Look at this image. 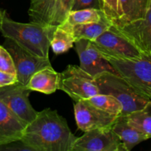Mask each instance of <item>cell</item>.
Listing matches in <instances>:
<instances>
[{
  "label": "cell",
  "instance_id": "obj_1",
  "mask_svg": "<svg viewBox=\"0 0 151 151\" xmlns=\"http://www.w3.org/2000/svg\"><path fill=\"white\" fill-rule=\"evenodd\" d=\"M76 138L65 118L45 109L26 125L21 140L33 151H72Z\"/></svg>",
  "mask_w": 151,
  "mask_h": 151
},
{
  "label": "cell",
  "instance_id": "obj_2",
  "mask_svg": "<svg viewBox=\"0 0 151 151\" xmlns=\"http://www.w3.org/2000/svg\"><path fill=\"white\" fill-rule=\"evenodd\" d=\"M55 28L31 22H15L4 11L0 23V32L4 38L13 40L24 50L43 58H49L50 41Z\"/></svg>",
  "mask_w": 151,
  "mask_h": 151
},
{
  "label": "cell",
  "instance_id": "obj_3",
  "mask_svg": "<svg viewBox=\"0 0 151 151\" xmlns=\"http://www.w3.org/2000/svg\"><path fill=\"white\" fill-rule=\"evenodd\" d=\"M100 54L110 63L119 76L139 94L150 100L151 57L143 55L138 58H132Z\"/></svg>",
  "mask_w": 151,
  "mask_h": 151
},
{
  "label": "cell",
  "instance_id": "obj_4",
  "mask_svg": "<svg viewBox=\"0 0 151 151\" xmlns=\"http://www.w3.org/2000/svg\"><path fill=\"white\" fill-rule=\"evenodd\" d=\"M94 79L100 94H110L120 102L122 106L121 116L144 109L151 103V100L139 94L117 74L104 72Z\"/></svg>",
  "mask_w": 151,
  "mask_h": 151
},
{
  "label": "cell",
  "instance_id": "obj_5",
  "mask_svg": "<svg viewBox=\"0 0 151 151\" xmlns=\"http://www.w3.org/2000/svg\"><path fill=\"white\" fill-rule=\"evenodd\" d=\"M58 89L64 91L75 102L100 94L94 77L76 65H69L60 72Z\"/></svg>",
  "mask_w": 151,
  "mask_h": 151
},
{
  "label": "cell",
  "instance_id": "obj_6",
  "mask_svg": "<svg viewBox=\"0 0 151 151\" xmlns=\"http://www.w3.org/2000/svg\"><path fill=\"white\" fill-rule=\"evenodd\" d=\"M4 47L13 59L18 82L24 86L34 73L43 68L52 66L49 58H43L32 54L11 39L6 38Z\"/></svg>",
  "mask_w": 151,
  "mask_h": 151
},
{
  "label": "cell",
  "instance_id": "obj_7",
  "mask_svg": "<svg viewBox=\"0 0 151 151\" xmlns=\"http://www.w3.org/2000/svg\"><path fill=\"white\" fill-rule=\"evenodd\" d=\"M30 91L19 82L0 87V100L26 125L32 122L38 114L29 102Z\"/></svg>",
  "mask_w": 151,
  "mask_h": 151
},
{
  "label": "cell",
  "instance_id": "obj_8",
  "mask_svg": "<svg viewBox=\"0 0 151 151\" xmlns=\"http://www.w3.org/2000/svg\"><path fill=\"white\" fill-rule=\"evenodd\" d=\"M72 151H125L123 144L111 126L86 131L77 137Z\"/></svg>",
  "mask_w": 151,
  "mask_h": 151
},
{
  "label": "cell",
  "instance_id": "obj_9",
  "mask_svg": "<svg viewBox=\"0 0 151 151\" xmlns=\"http://www.w3.org/2000/svg\"><path fill=\"white\" fill-rule=\"evenodd\" d=\"M111 26L143 55L151 57V8L142 19L112 23Z\"/></svg>",
  "mask_w": 151,
  "mask_h": 151
},
{
  "label": "cell",
  "instance_id": "obj_10",
  "mask_svg": "<svg viewBox=\"0 0 151 151\" xmlns=\"http://www.w3.org/2000/svg\"><path fill=\"white\" fill-rule=\"evenodd\" d=\"M91 42L100 53L109 55L132 58H138L145 55L111 25Z\"/></svg>",
  "mask_w": 151,
  "mask_h": 151
},
{
  "label": "cell",
  "instance_id": "obj_11",
  "mask_svg": "<svg viewBox=\"0 0 151 151\" xmlns=\"http://www.w3.org/2000/svg\"><path fill=\"white\" fill-rule=\"evenodd\" d=\"M74 110L77 125L84 132L96 128L111 126L118 117L116 115L93 106L87 100L75 102Z\"/></svg>",
  "mask_w": 151,
  "mask_h": 151
},
{
  "label": "cell",
  "instance_id": "obj_12",
  "mask_svg": "<svg viewBox=\"0 0 151 151\" xmlns=\"http://www.w3.org/2000/svg\"><path fill=\"white\" fill-rule=\"evenodd\" d=\"M80 60V67L91 76H96L104 72L116 73L110 63L102 56L100 52L86 39H80L74 43Z\"/></svg>",
  "mask_w": 151,
  "mask_h": 151
},
{
  "label": "cell",
  "instance_id": "obj_13",
  "mask_svg": "<svg viewBox=\"0 0 151 151\" xmlns=\"http://www.w3.org/2000/svg\"><path fill=\"white\" fill-rule=\"evenodd\" d=\"M25 126L0 100V145L21 139Z\"/></svg>",
  "mask_w": 151,
  "mask_h": 151
},
{
  "label": "cell",
  "instance_id": "obj_14",
  "mask_svg": "<svg viewBox=\"0 0 151 151\" xmlns=\"http://www.w3.org/2000/svg\"><path fill=\"white\" fill-rule=\"evenodd\" d=\"M60 73L56 72L52 66H47L34 73L26 84V87L30 91L51 94L58 89Z\"/></svg>",
  "mask_w": 151,
  "mask_h": 151
},
{
  "label": "cell",
  "instance_id": "obj_15",
  "mask_svg": "<svg viewBox=\"0 0 151 151\" xmlns=\"http://www.w3.org/2000/svg\"><path fill=\"white\" fill-rule=\"evenodd\" d=\"M111 22L104 16L98 22L86 24H78L75 25H68L63 24L60 26L71 32L75 41L80 39H86L93 41L100 36L103 32L107 30L111 25Z\"/></svg>",
  "mask_w": 151,
  "mask_h": 151
},
{
  "label": "cell",
  "instance_id": "obj_16",
  "mask_svg": "<svg viewBox=\"0 0 151 151\" xmlns=\"http://www.w3.org/2000/svg\"><path fill=\"white\" fill-rule=\"evenodd\" d=\"M111 128L122 142L125 151L131 150L137 145L148 139L142 133L128 125L125 116H118Z\"/></svg>",
  "mask_w": 151,
  "mask_h": 151
},
{
  "label": "cell",
  "instance_id": "obj_17",
  "mask_svg": "<svg viewBox=\"0 0 151 151\" xmlns=\"http://www.w3.org/2000/svg\"><path fill=\"white\" fill-rule=\"evenodd\" d=\"M151 8V0H118L119 19L112 23H124L145 16Z\"/></svg>",
  "mask_w": 151,
  "mask_h": 151
},
{
  "label": "cell",
  "instance_id": "obj_18",
  "mask_svg": "<svg viewBox=\"0 0 151 151\" xmlns=\"http://www.w3.org/2000/svg\"><path fill=\"white\" fill-rule=\"evenodd\" d=\"M56 0H30L28 14L31 22L50 25Z\"/></svg>",
  "mask_w": 151,
  "mask_h": 151
},
{
  "label": "cell",
  "instance_id": "obj_19",
  "mask_svg": "<svg viewBox=\"0 0 151 151\" xmlns=\"http://www.w3.org/2000/svg\"><path fill=\"white\" fill-rule=\"evenodd\" d=\"M151 103L140 110L135 111L125 115L129 125L142 133L147 139L151 137Z\"/></svg>",
  "mask_w": 151,
  "mask_h": 151
},
{
  "label": "cell",
  "instance_id": "obj_20",
  "mask_svg": "<svg viewBox=\"0 0 151 151\" xmlns=\"http://www.w3.org/2000/svg\"><path fill=\"white\" fill-rule=\"evenodd\" d=\"M75 41V38L70 32L59 26L53 32L50 47L55 54L60 55L69 51L74 46Z\"/></svg>",
  "mask_w": 151,
  "mask_h": 151
},
{
  "label": "cell",
  "instance_id": "obj_21",
  "mask_svg": "<svg viewBox=\"0 0 151 151\" xmlns=\"http://www.w3.org/2000/svg\"><path fill=\"white\" fill-rule=\"evenodd\" d=\"M106 16L101 10L97 9H83L78 10H71L63 24L75 25L78 24H86L98 22Z\"/></svg>",
  "mask_w": 151,
  "mask_h": 151
},
{
  "label": "cell",
  "instance_id": "obj_22",
  "mask_svg": "<svg viewBox=\"0 0 151 151\" xmlns=\"http://www.w3.org/2000/svg\"><path fill=\"white\" fill-rule=\"evenodd\" d=\"M88 102L93 106L102 109L106 112L121 116L122 112V106L120 102L110 94H98L89 99H87Z\"/></svg>",
  "mask_w": 151,
  "mask_h": 151
},
{
  "label": "cell",
  "instance_id": "obj_23",
  "mask_svg": "<svg viewBox=\"0 0 151 151\" xmlns=\"http://www.w3.org/2000/svg\"><path fill=\"white\" fill-rule=\"evenodd\" d=\"M73 1L74 0H56L50 26L57 27L64 23L72 10Z\"/></svg>",
  "mask_w": 151,
  "mask_h": 151
},
{
  "label": "cell",
  "instance_id": "obj_24",
  "mask_svg": "<svg viewBox=\"0 0 151 151\" xmlns=\"http://www.w3.org/2000/svg\"><path fill=\"white\" fill-rule=\"evenodd\" d=\"M101 10L112 22L119 19L118 0H100Z\"/></svg>",
  "mask_w": 151,
  "mask_h": 151
},
{
  "label": "cell",
  "instance_id": "obj_25",
  "mask_svg": "<svg viewBox=\"0 0 151 151\" xmlns=\"http://www.w3.org/2000/svg\"><path fill=\"white\" fill-rule=\"evenodd\" d=\"M0 71L16 75V69L11 55L2 46H0Z\"/></svg>",
  "mask_w": 151,
  "mask_h": 151
},
{
  "label": "cell",
  "instance_id": "obj_26",
  "mask_svg": "<svg viewBox=\"0 0 151 151\" xmlns=\"http://www.w3.org/2000/svg\"><path fill=\"white\" fill-rule=\"evenodd\" d=\"M90 8L101 10L100 0H74L72 10Z\"/></svg>",
  "mask_w": 151,
  "mask_h": 151
},
{
  "label": "cell",
  "instance_id": "obj_27",
  "mask_svg": "<svg viewBox=\"0 0 151 151\" xmlns=\"http://www.w3.org/2000/svg\"><path fill=\"white\" fill-rule=\"evenodd\" d=\"M0 151H33L21 139L0 145Z\"/></svg>",
  "mask_w": 151,
  "mask_h": 151
},
{
  "label": "cell",
  "instance_id": "obj_28",
  "mask_svg": "<svg viewBox=\"0 0 151 151\" xmlns=\"http://www.w3.org/2000/svg\"><path fill=\"white\" fill-rule=\"evenodd\" d=\"M18 82L16 75L0 71V87L11 85Z\"/></svg>",
  "mask_w": 151,
  "mask_h": 151
},
{
  "label": "cell",
  "instance_id": "obj_29",
  "mask_svg": "<svg viewBox=\"0 0 151 151\" xmlns=\"http://www.w3.org/2000/svg\"><path fill=\"white\" fill-rule=\"evenodd\" d=\"M3 13H4V11H0V23H1V19H2Z\"/></svg>",
  "mask_w": 151,
  "mask_h": 151
}]
</instances>
